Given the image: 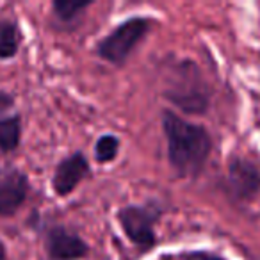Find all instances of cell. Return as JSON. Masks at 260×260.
<instances>
[{"label": "cell", "mask_w": 260, "mask_h": 260, "mask_svg": "<svg viewBox=\"0 0 260 260\" xmlns=\"http://www.w3.org/2000/svg\"><path fill=\"white\" fill-rule=\"evenodd\" d=\"M162 128L168 139L170 162L184 177H196L203 170L212 148L209 132L170 111L162 114Z\"/></svg>", "instance_id": "cell-1"}, {"label": "cell", "mask_w": 260, "mask_h": 260, "mask_svg": "<svg viewBox=\"0 0 260 260\" xmlns=\"http://www.w3.org/2000/svg\"><path fill=\"white\" fill-rule=\"evenodd\" d=\"M164 94L185 112H203L209 107V89L200 70L184 61L171 70Z\"/></svg>", "instance_id": "cell-2"}, {"label": "cell", "mask_w": 260, "mask_h": 260, "mask_svg": "<svg viewBox=\"0 0 260 260\" xmlns=\"http://www.w3.org/2000/svg\"><path fill=\"white\" fill-rule=\"evenodd\" d=\"M150 29V20L130 18L116 27L107 38L98 45V55L112 64H121L126 61L128 54L138 47V43L146 36Z\"/></svg>", "instance_id": "cell-3"}, {"label": "cell", "mask_w": 260, "mask_h": 260, "mask_svg": "<svg viewBox=\"0 0 260 260\" xmlns=\"http://www.w3.org/2000/svg\"><path fill=\"white\" fill-rule=\"evenodd\" d=\"M159 214L155 210L145 209V207H126L119 210V223L128 239L134 244L148 249L155 244V234H153V223Z\"/></svg>", "instance_id": "cell-4"}, {"label": "cell", "mask_w": 260, "mask_h": 260, "mask_svg": "<svg viewBox=\"0 0 260 260\" xmlns=\"http://www.w3.org/2000/svg\"><path fill=\"white\" fill-rule=\"evenodd\" d=\"M228 185L237 198L249 200L260 192V164L248 157H232L228 162Z\"/></svg>", "instance_id": "cell-5"}, {"label": "cell", "mask_w": 260, "mask_h": 260, "mask_svg": "<svg viewBox=\"0 0 260 260\" xmlns=\"http://www.w3.org/2000/svg\"><path fill=\"white\" fill-rule=\"evenodd\" d=\"M27 177L16 168H0V216H13L25 202Z\"/></svg>", "instance_id": "cell-6"}, {"label": "cell", "mask_w": 260, "mask_h": 260, "mask_svg": "<svg viewBox=\"0 0 260 260\" xmlns=\"http://www.w3.org/2000/svg\"><path fill=\"white\" fill-rule=\"evenodd\" d=\"M89 171V164H87L86 157L82 153H73V155L66 157L57 168H55V173H54V191L57 194L64 196L70 194L73 189L77 187L80 180L87 175Z\"/></svg>", "instance_id": "cell-7"}, {"label": "cell", "mask_w": 260, "mask_h": 260, "mask_svg": "<svg viewBox=\"0 0 260 260\" xmlns=\"http://www.w3.org/2000/svg\"><path fill=\"white\" fill-rule=\"evenodd\" d=\"M47 249L52 260H77L87 253L86 242L64 228H52L47 237Z\"/></svg>", "instance_id": "cell-8"}, {"label": "cell", "mask_w": 260, "mask_h": 260, "mask_svg": "<svg viewBox=\"0 0 260 260\" xmlns=\"http://www.w3.org/2000/svg\"><path fill=\"white\" fill-rule=\"evenodd\" d=\"M20 118L11 116V118L0 119V150L2 152H11L20 143Z\"/></svg>", "instance_id": "cell-9"}, {"label": "cell", "mask_w": 260, "mask_h": 260, "mask_svg": "<svg viewBox=\"0 0 260 260\" xmlns=\"http://www.w3.org/2000/svg\"><path fill=\"white\" fill-rule=\"evenodd\" d=\"M18 29L8 20H0V59H9L18 52Z\"/></svg>", "instance_id": "cell-10"}, {"label": "cell", "mask_w": 260, "mask_h": 260, "mask_svg": "<svg viewBox=\"0 0 260 260\" xmlns=\"http://www.w3.org/2000/svg\"><path fill=\"white\" fill-rule=\"evenodd\" d=\"M91 6V2H80V0H55L54 2V11L57 16L64 22H70L75 16L80 15V11Z\"/></svg>", "instance_id": "cell-11"}, {"label": "cell", "mask_w": 260, "mask_h": 260, "mask_svg": "<svg viewBox=\"0 0 260 260\" xmlns=\"http://www.w3.org/2000/svg\"><path fill=\"white\" fill-rule=\"evenodd\" d=\"M119 150V141L116 136H102L94 146V155L98 162H109L116 157Z\"/></svg>", "instance_id": "cell-12"}, {"label": "cell", "mask_w": 260, "mask_h": 260, "mask_svg": "<svg viewBox=\"0 0 260 260\" xmlns=\"http://www.w3.org/2000/svg\"><path fill=\"white\" fill-rule=\"evenodd\" d=\"M182 260H224V258H221V256L214 255V253L192 251V253H185V255H182Z\"/></svg>", "instance_id": "cell-13"}, {"label": "cell", "mask_w": 260, "mask_h": 260, "mask_svg": "<svg viewBox=\"0 0 260 260\" xmlns=\"http://www.w3.org/2000/svg\"><path fill=\"white\" fill-rule=\"evenodd\" d=\"M13 96L11 94H8V93H0V112H4V111H8L9 107L13 105Z\"/></svg>", "instance_id": "cell-14"}, {"label": "cell", "mask_w": 260, "mask_h": 260, "mask_svg": "<svg viewBox=\"0 0 260 260\" xmlns=\"http://www.w3.org/2000/svg\"><path fill=\"white\" fill-rule=\"evenodd\" d=\"M0 260H6V248L2 242H0Z\"/></svg>", "instance_id": "cell-15"}]
</instances>
